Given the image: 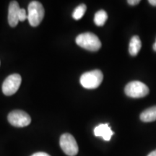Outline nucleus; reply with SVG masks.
I'll use <instances>...</instances> for the list:
<instances>
[{
	"label": "nucleus",
	"instance_id": "nucleus-1",
	"mask_svg": "<svg viewBox=\"0 0 156 156\" xmlns=\"http://www.w3.org/2000/svg\"><path fill=\"white\" fill-rule=\"evenodd\" d=\"M75 41L79 46L90 51H97L101 47V42L98 37L90 32L80 34L76 38Z\"/></svg>",
	"mask_w": 156,
	"mask_h": 156
},
{
	"label": "nucleus",
	"instance_id": "nucleus-2",
	"mask_svg": "<svg viewBox=\"0 0 156 156\" xmlns=\"http://www.w3.org/2000/svg\"><path fill=\"white\" fill-rule=\"evenodd\" d=\"M103 79L102 72L99 69H95L87 72L80 77V84L86 89H95L100 86Z\"/></svg>",
	"mask_w": 156,
	"mask_h": 156
},
{
	"label": "nucleus",
	"instance_id": "nucleus-3",
	"mask_svg": "<svg viewBox=\"0 0 156 156\" xmlns=\"http://www.w3.org/2000/svg\"><path fill=\"white\" fill-rule=\"evenodd\" d=\"M28 20L31 26L36 27L42 22L45 10L42 4L38 1H33L28 5Z\"/></svg>",
	"mask_w": 156,
	"mask_h": 156
},
{
	"label": "nucleus",
	"instance_id": "nucleus-4",
	"mask_svg": "<svg viewBox=\"0 0 156 156\" xmlns=\"http://www.w3.org/2000/svg\"><path fill=\"white\" fill-rule=\"evenodd\" d=\"M124 91L127 96L138 98L146 96L150 90L147 85L142 82L132 81L126 85Z\"/></svg>",
	"mask_w": 156,
	"mask_h": 156
},
{
	"label": "nucleus",
	"instance_id": "nucleus-5",
	"mask_svg": "<svg viewBox=\"0 0 156 156\" xmlns=\"http://www.w3.org/2000/svg\"><path fill=\"white\" fill-rule=\"evenodd\" d=\"M59 145L64 153L69 156H75L79 151L75 137L69 133L62 134L60 137Z\"/></svg>",
	"mask_w": 156,
	"mask_h": 156
},
{
	"label": "nucleus",
	"instance_id": "nucleus-6",
	"mask_svg": "<svg viewBox=\"0 0 156 156\" xmlns=\"http://www.w3.org/2000/svg\"><path fill=\"white\" fill-rule=\"evenodd\" d=\"M7 119L9 124L16 127L27 126L31 122L30 116L26 112L21 110H15L10 112Z\"/></svg>",
	"mask_w": 156,
	"mask_h": 156
},
{
	"label": "nucleus",
	"instance_id": "nucleus-7",
	"mask_svg": "<svg viewBox=\"0 0 156 156\" xmlns=\"http://www.w3.org/2000/svg\"><path fill=\"white\" fill-rule=\"evenodd\" d=\"M22 78L18 74H12L5 79L2 84V92L5 95H12L18 90Z\"/></svg>",
	"mask_w": 156,
	"mask_h": 156
},
{
	"label": "nucleus",
	"instance_id": "nucleus-8",
	"mask_svg": "<svg viewBox=\"0 0 156 156\" xmlns=\"http://www.w3.org/2000/svg\"><path fill=\"white\" fill-rule=\"evenodd\" d=\"M20 7L16 1L9 3L8 9V23L11 27H15L19 22V12Z\"/></svg>",
	"mask_w": 156,
	"mask_h": 156
},
{
	"label": "nucleus",
	"instance_id": "nucleus-9",
	"mask_svg": "<svg viewBox=\"0 0 156 156\" xmlns=\"http://www.w3.org/2000/svg\"><path fill=\"white\" fill-rule=\"evenodd\" d=\"M94 134L96 136L102 137L106 141H110L114 133L108 124H101L94 129Z\"/></svg>",
	"mask_w": 156,
	"mask_h": 156
},
{
	"label": "nucleus",
	"instance_id": "nucleus-10",
	"mask_svg": "<svg viewBox=\"0 0 156 156\" xmlns=\"http://www.w3.org/2000/svg\"><path fill=\"white\" fill-rule=\"evenodd\" d=\"M142 47V42L140 37L137 36H134L131 38L129 46V52L132 56H136L140 52Z\"/></svg>",
	"mask_w": 156,
	"mask_h": 156
},
{
	"label": "nucleus",
	"instance_id": "nucleus-11",
	"mask_svg": "<svg viewBox=\"0 0 156 156\" xmlns=\"http://www.w3.org/2000/svg\"><path fill=\"white\" fill-rule=\"evenodd\" d=\"M143 122H151L156 120V106L148 108L142 112L140 116Z\"/></svg>",
	"mask_w": 156,
	"mask_h": 156
},
{
	"label": "nucleus",
	"instance_id": "nucleus-12",
	"mask_svg": "<svg viewBox=\"0 0 156 156\" xmlns=\"http://www.w3.org/2000/svg\"><path fill=\"white\" fill-rule=\"evenodd\" d=\"M107 19H108V15H107L106 12L101 9L95 13L94 23L98 26H103L106 23Z\"/></svg>",
	"mask_w": 156,
	"mask_h": 156
},
{
	"label": "nucleus",
	"instance_id": "nucleus-13",
	"mask_svg": "<svg viewBox=\"0 0 156 156\" xmlns=\"http://www.w3.org/2000/svg\"><path fill=\"white\" fill-rule=\"evenodd\" d=\"M87 7L85 4H81L79 6H77V7L75 9V10L73 12V18L78 20L81 19L83 17V15H85V12H86Z\"/></svg>",
	"mask_w": 156,
	"mask_h": 156
},
{
	"label": "nucleus",
	"instance_id": "nucleus-14",
	"mask_svg": "<svg viewBox=\"0 0 156 156\" xmlns=\"http://www.w3.org/2000/svg\"><path fill=\"white\" fill-rule=\"evenodd\" d=\"M28 19V15H27L26 11L25 9L20 8L19 12V21H25V20Z\"/></svg>",
	"mask_w": 156,
	"mask_h": 156
},
{
	"label": "nucleus",
	"instance_id": "nucleus-15",
	"mask_svg": "<svg viewBox=\"0 0 156 156\" xmlns=\"http://www.w3.org/2000/svg\"><path fill=\"white\" fill-rule=\"evenodd\" d=\"M140 2V0H128L127 3L130 5H136Z\"/></svg>",
	"mask_w": 156,
	"mask_h": 156
},
{
	"label": "nucleus",
	"instance_id": "nucleus-16",
	"mask_svg": "<svg viewBox=\"0 0 156 156\" xmlns=\"http://www.w3.org/2000/svg\"><path fill=\"white\" fill-rule=\"evenodd\" d=\"M31 156H50L48 154L46 153H43V152H39V153H34V155H32Z\"/></svg>",
	"mask_w": 156,
	"mask_h": 156
},
{
	"label": "nucleus",
	"instance_id": "nucleus-17",
	"mask_svg": "<svg viewBox=\"0 0 156 156\" xmlns=\"http://www.w3.org/2000/svg\"><path fill=\"white\" fill-rule=\"evenodd\" d=\"M148 2L151 4V5L156 7V0H150V1H148Z\"/></svg>",
	"mask_w": 156,
	"mask_h": 156
},
{
	"label": "nucleus",
	"instance_id": "nucleus-18",
	"mask_svg": "<svg viewBox=\"0 0 156 156\" xmlns=\"http://www.w3.org/2000/svg\"><path fill=\"white\" fill-rule=\"evenodd\" d=\"M147 156H156V150L153 152H151V153H150Z\"/></svg>",
	"mask_w": 156,
	"mask_h": 156
},
{
	"label": "nucleus",
	"instance_id": "nucleus-19",
	"mask_svg": "<svg viewBox=\"0 0 156 156\" xmlns=\"http://www.w3.org/2000/svg\"><path fill=\"white\" fill-rule=\"evenodd\" d=\"M153 50L155 51H156V41H155V44H153Z\"/></svg>",
	"mask_w": 156,
	"mask_h": 156
}]
</instances>
